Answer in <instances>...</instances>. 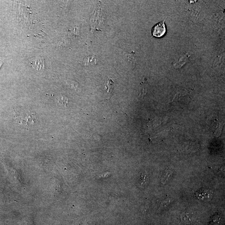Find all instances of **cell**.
Returning a JSON list of instances; mask_svg holds the SVG:
<instances>
[{"mask_svg": "<svg viewBox=\"0 0 225 225\" xmlns=\"http://www.w3.org/2000/svg\"><path fill=\"white\" fill-rule=\"evenodd\" d=\"M173 174V171L171 170L168 169L166 170L161 178V182L163 184H166L171 178Z\"/></svg>", "mask_w": 225, "mask_h": 225, "instance_id": "8992f818", "label": "cell"}, {"mask_svg": "<svg viewBox=\"0 0 225 225\" xmlns=\"http://www.w3.org/2000/svg\"><path fill=\"white\" fill-rule=\"evenodd\" d=\"M221 217L219 216H214L212 221L210 223V225H218L221 223Z\"/></svg>", "mask_w": 225, "mask_h": 225, "instance_id": "ba28073f", "label": "cell"}, {"mask_svg": "<svg viewBox=\"0 0 225 225\" xmlns=\"http://www.w3.org/2000/svg\"><path fill=\"white\" fill-rule=\"evenodd\" d=\"M30 62L31 64L33 67L37 70L42 69L44 66L43 59L41 58L33 59Z\"/></svg>", "mask_w": 225, "mask_h": 225, "instance_id": "5b68a950", "label": "cell"}, {"mask_svg": "<svg viewBox=\"0 0 225 225\" xmlns=\"http://www.w3.org/2000/svg\"><path fill=\"white\" fill-rule=\"evenodd\" d=\"M165 20L158 23L153 27L151 33L152 35L154 36L157 38H160L165 34L166 32V29L165 24Z\"/></svg>", "mask_w": 225, "mask_h": 225, "instance_id": "7a4b0ae2", "label": "cell"}, {"mask_svg": "<svg viewBox=\"0 0 225 225\" xmlns=\"http://www.w3.org/2000/svg\"><path fill=\"white\" fill-rule=\"evenodd\" d=\"M58 101L63 105L66 106L68 102V100L67 98L64 97H61L59 98V99H58Z\"/></svg>", "mask_w": 225, "mask_h": 225, "instance_id": "9c48e42d", "label": "cell"}, {"mask_svg": "<svg viewBox=\"0 0 225 225\" xmlns=\"http://www.w3.org/2000/svg\"><path fill=\"white\" fill-rule=\"evenodd\" d=\"M181 222L186 225H191L195 221V218L191 214L189 213H183L180 217Z\"/></svg>", "mask_w": 225, "mask_h": 225, "instance_id": "277c9868", "label": "cell"}, {"mask_svg": "<svg viewBox=\"0 0 225 225\" xmlns=\"http://www.w3.org/2000/svg\"><path fill=\"white\" fill-rule=\"evenodd\" d=\"M222 127L223 126L221 123L216 122L215 126H214V127H213V132L215 136H219L220 135V133L222 132Z\"/></svg>", "mask_w": 225, "mask_h": 225, "instance_id": "52a82bcc", "label": "cell"}, {"mask_svg": "<svg viewBox=\"0 0 225 225\" xmlns=\"http://www.w3.org/2000/svg\"><path fill=\"white\" fill-rule=\"evenodd\" d=\"M196 197L204 201H210L213 197V193L209 189L203 188L197 191L195 194Z\"/></svg>", "mask_w": 225, "mask_h": 225, "instance_id": "3957f363", "label": "cell"}, {"mask_svg": "<svg viewBox=\"0 0 225 225\" xmlns=\"http://www.w3.org/2000/svg\"><path fill=\"white\" fill-rule=\"evenodd\" d=\"M14 117L18 124L26 128H31L37 123V116L32 110L24 108H16L13 109Z\"/></svg>", "mask_w": 225, "mask_h": 225, "instance_id": "6da1fadb", "label": "cell"}]
</instances>
